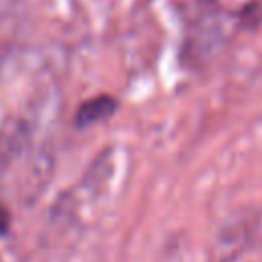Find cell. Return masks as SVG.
I'll return each mask as SVG.
<instances>
[{"label": "cell", "instance_id": "1", "mask_svg": "<svg viewBox=\"0 0 262 262\" xmlns=\"http://www.w3.org/2000/svg\"><path fill=\"white\" fill-rule=\"evenodd\" d=\"M117 108V100L113 96H96L92 100H86L80 108H78V115H76V123L78 127H88V125H94L106 117H111Z\"/></svg>", "mask_w": 262, "mask_h": 262}, {"label": "cell", "instance_id": "2", "mask_svg": "<svg viewBox=\"0 0 262 262\" xmlns=\"http://www.w3.org/2000/svg\"><path fill=\"white\" fill-rule=\"evenodd\" d=\"M8 221H10V219H8V213H6V209L0 205V235L8 229Z\"/></svg>", "mask_w": 262, "mask_h": 262}]
</instances>
